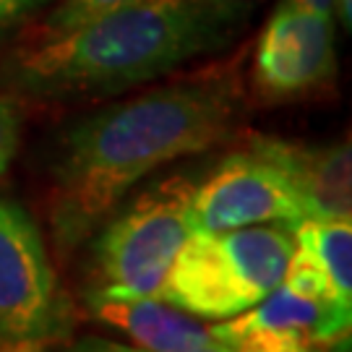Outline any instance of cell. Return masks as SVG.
Segmentation results:
<instances>
[{"instance_id":"1","label":"cell","mask_w":352,"mask_h":352,"mask_svg":"<svg viewBox=\"0 0 352 352\" xmlns=\"http://www.w3.org/2000/svg\"><path fill=\"white\" fill-rule=\"evenodd\" d=\"M243 115L238 65H212L71 123L50 164L47 219L58 256L91 240L154 170L235 139Z\"/></svg>"},{"instance_id":"2","label":"cell","mask_w":352,"mask_h":352,"mask_svg":"<svg viewBox=\"0 0 352 352\" xmlns=\"http://www.w3.org/2000/svg\"><path fill=\"white\" fill-rule=\"evenodd\" d=\"M248 6L206 0H128L13 55L0 84L19 97H113L225 50Z\"/></svg>"},{"instance_id":"3","label":"cell","mask_w":352,"mask_h":352,"mask_svg":"<svg viewBox=\"0 0 352 352\" xmlns=\"http://www.w3.org/2000/svg\"><path fill=\"white\" fill-rule=\"evenodd\" d=\"M292 251L295 238L285 225L193 232L154 298L204 321H227L277 287Z\"/></svg>"},{"instance_id":"4","label":"cell","mask_w":352,"mask_h":352,"mask_svg":"<svg viewBox=\"0 0 352 352\" xmlns=\"http://www.w3.org/2000/svg\"><path fill=\"white\" fill-rule=\"evenodd\" d=\"M193 186L186 175H167L118 204L94 230L87 292L154 295L193 235L188 217Z\"/></svg>"},{"instance_id":"5","label":"cell","mask_w":352,"mask_h":352,"mask_svg":"<svg viewBox=\"0 0 352 352\" xmlns=\"http://www.w3.org/2000/svg\"><path fill=\"white\" fill-rule=\"evenodd\" d=\"M71 311L34 217L0 199V337L60 340Z\"/></svg>"},{"instance_id":"6","label":"cell","mask_w":352,"mask_h":352,"mask_svg":"<svg viewBox=\"0 0 352 352\" xmlns=\"http://www.w3.org/2000/svg\"><path fill=\"white\" fill-rule=\"evenodd\" d=\"M193 232H227L251 225L292 227L305 219L300 193L274 162L258 151L227 154L201 183L188 204Z\"/></svg>"},{"instance_id":"7","label":"cell","mask_w":352,"mask_h":352,"mask_svg":"<svg viewBox=\"0 0 352 352\" xmlns=\"http://www.w3.org/2000/svg\"><path fill=\"white\" fill-rule=\"evenodd\" d=\"M334 16L282 0L269 16L253 55L251 87L264 102H292L318 94L337 74Z\"/></svg>"},{"instance_id":"8","label":"cell","mask_w":352,"mask_h":352,"mask_svg":"<svg viewBox=\"0 0 352 352\" xmlns=\"http://www.w3.org/2000/svg\"><path fill=\"white\" fill-rule=\"evenodd\" d=\"M248 149L258 151L289 177L300 193L305 219H350L352 157L350 144H298L277 136H251Z\"/></svg>"},{"instance_id":"9","label":"cell","mask_w":352,"mask_h":352,"mask_svg":"<svg viewBox=\"0 0 352 352\" xmlns=\"http://www.w3.org/2000/svg\"><path fill=\"white\" fill-rule=\"evenodd\" d=\"M84 300L100 324L123 331L146 352H199L217 344L212 327L154 295L84 292Z\"/></svg>"},{"instance_id":"10","label":"cell","mask_w":352,"mask_h":352,"mask_svg":"<svg viewBox=\"0 0 352 352\" xmlns=\"http://www.w3.org/2000/svg\"><path fill=\"white\" fill-rule=\"evenodd\" d=\"M295 245L327 277L334 298L352 308V225L350 219H302L287 227Z\"/></svg>"},{"instance_id":"11","label":"cell","mask_w":352,"mask_h":352,"mask_svg":"<svg viewBox=\"0 0 352 352\" xmlns=\"http://www.w3.org/2000/svg\"><path fill=\"white\" fill-rule=\"evenodd\" d=\"M123 3H128V0H60L55 6V11L47 16L42 32H45V37L63 34L68 29L87 24V21L97 19L102 13L113 11V8L123 6Z\"/></svg>"},{"instance_id":"12","label":"cell","mask_w":352,"mask_h":352,"mask_svg":"<svg viewBox=\"0 0 352 352\" xmlns=\"http://www.w3.org/2000/svg\"><path fill=\"white\" fill-rule=\"evenodd\" d=\"M21 131H24L21 97L13 91H0V175L11 167L13 157L21 146Z\"/></svg>"},{"instance_id":"13","label":"cell","mask_w":352,"mask_h":352,"mask_svg":"<svg viewBox=\"0 0 352 352\" xmlns=\"http://www.w3.org/2000/svg\"><path fill=\"white\" fill-rule=\"evenodd\" d=\"M50 3L52 0H0V32L29 19L32 13H37Z\"/></svg>"},{"instance_id":"14","label":"cell","mask_w":352,"mask_h":352,"mask_svg":"<svg viewBox=\"0 0 352 352\" xmlns=\"http://www.w3.org/2000/svg\"><path fill=\"white\" fill-rule=\"evenodd\" d=\"M50 342L45 340H19V337H0V352H47Z\"/></svg>"},{"instance_id":"15","label":"cell","mask_w":352,"mask_h":352,"mask_svg":"<svg viewBox=\"0 0 352 352\" xmlns=\"http://www.w3.org/2000/svg\"><path fill=\"white\" fill-rule=\"evenodd\" d=\"M63 352H107V344L100 337H81V340L71 342Z\"/></svg>"},{"instance_id":"16","label":"cell","mask_w":352,"mask_h":352,"mask_svg":"<svg viewBox=\"0 0 352 352\" xmlns=\"http://www.w3.org/2000/svg\"><path fill=\"white\" fill-rule=\"evenodd\" d=\"M295 6H300L311 13H321V16H334V0H292Z\"/></svg>"},{"instance_id":"17","label":"cell","mask_w":352,"mask_h":352,"mask_svg":"<svg viewBox=\"0 0 352 352\" xmlns=\"http://www.w3.org/2000/svg\"><path fill=\"white\" fill-rule=\"evenodd\" d=\"M104 344H107V352H146V350H141V347H128V344H118V342H110V340H104ZM199 352H232V350H227L225 344H212V347H206V350H199Z\"/></svg>"},{"instance_id":"18","label":"cell","mask_w":352,"mask_h":352,"mask_svg":"<svg viewBox=\"0 0 352 352\" xmlns=\"http://www.w3.org/2000/svg\"><path fill=\"white\" fill-rule=\"evenodd\" d=\"M206 3H219V6H248L253 0H206Z\"/></svg>"}]
</instances>
